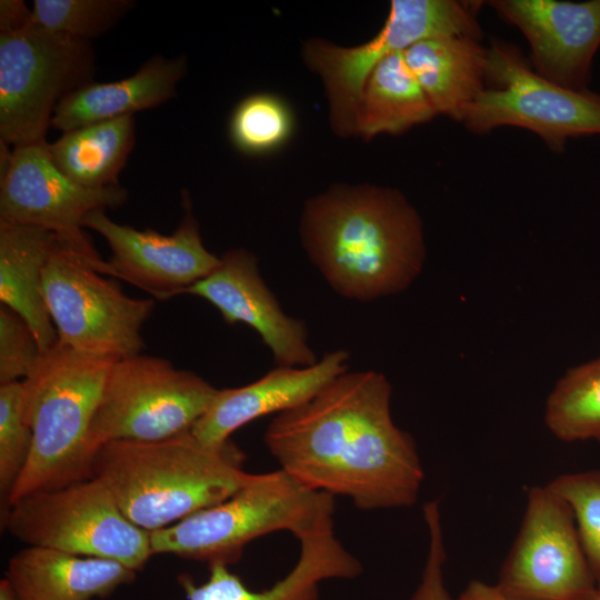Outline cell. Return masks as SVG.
Wrapping results in <instances>:
<instances>
[{
    "label": "cell",
    "instance_id": "1",
    "mask_svg": "<svg viewBox=\"0 0 600 600\" xmlns=\"http://www.w3.org/2000/svg\"><path fill=\"white\" fill-rule=\"evenodd\" d=\"M392 387L374 370L344 372L276 414L264 443L280 469L361 510L412 507L424 478L412 437L391 416Z\"/></svg>",
    "mask_w": 600,
    "mask_h": 600
},
{
    "label": "cell",
    "instance_id": "2",
    "mask_svg": "<svg viewBox=\"0 0 600 600\" xmlns=\"http://www.w3.org/2000/svg\"><path fill=\"white\" fill-rule=\"evenodd\" d=\"M300 238L329 287L359 302L407 290L426 261L421 218L390 188L334 186L309 199Z\"/></svg>",
    "mask_w": 600,
    "mask_h": 600
},
{
    "label": "cell",
    "instance_id": "3",
    "mask_svg": "<svg viewBox=\"0 0 600 600\" xmlns=\"http://www.w3.org/2000/svg\"><path fill=\"white\" fill-rule=\"evenodd\" d=\"M244 460L231 439L208 446L186 431L156 441L107 442L92 471L123 514L152 532L228 499L252 474L243 470Z\"/></svg>",
    "mask_w": 600,
    "mask_h": 600
},
{
    "label": "cell",
    "instance_id": "4",
    "mask_svg": "<svg viewBox=\"0 0 600 600\" xmlns=\"http://www.w3.org/2000/svg\"><path fill=\"white\" fill-rule=\"evenodd\" d=\"M114 361L57 342L23 380L33 444L8 509L30 493L93 477L91 427Z\"/></svg>",
    "mask_w": 600,
    "mask_h": 600
},
{
    "label": "cell",
    "instance_id": "5",
    "mask_svg": "<svg viewBox=\"0 0 600 600\" xmlns=\"http://www.w3.org/2000/svg\"><path fill=\"white\" fill-rule=\"evenodd\" d=\"M333 513L332 496L304 487L282 469L252 473L224 501L150 532L151 549L229 566L254 539L282 530L300 539L333 523Z\"/></svg>",
    "mask_w": 600,
    "mask_h": 600
},
{
    "label": "cell",
    "instance_id": "6",
    "mask_svg": "<svg viewBox=\"0 0 600 600\" xmlns=\"http://www.w3.org/2000/svg\"><path fill=\"white\" fill-rule=\"evenodd\" d=\"M2 523L27 546L113 560L134 571L153 556L150 532L123 514L97 477L24 496Z\"/></svg>",
    "mask_w": 600,
    "mask_h": 600
},
{
    "label": "cell",
    "instance_id": "7",
    "mask_svg": "<svg viewBox=\"0 0 600 600\" xmlns=\"http://www.w3.org/2000/svg\"><path fill=\"white\" fill-rule=\"evenodd\" d=\"M94 61L90 41L34 23L0 32V141L44 142L61 100L93 81Z\"/></svg>",
    "mask_w": 600,
    "mask_h": 600
},
{
    "label": "cell",
    "instance_id": "8",
    "mask_svg": "<svg viewBox=\"0 0 600 600\" xmlns=\"http://www.w3.org/2000/svg\"><path fill=\"white\" fill-rule=\"evenodd\" d=\"M480 1L392 0L381 30L356 47L309 40L303 48L308 67L322 80L333 131L354 136L358 101L368 77L384 58L406 51L416 42L439 36L479 39Z\"/></svg>",
    "mask_w": 600,
    "mask_h": 600
},
{
    "label": "cell",
    "instance_id": "9",
    "mask_svg": "<svg viewBox=\"0 0 600 600\" xmlns=\"http://www.w3.org/2000/svg\"><path fill=\"white\" fill-rule=\"evenodd\" d=\"M218 389L168 359L136 354L111 366L91 427L98 449L110 441H156L190 431Z\"/></svg>",
    "mask_w": 600,
    "mask_h": 600
},
{
    "label": "cell",
    "instance_id": "10",
    "mask_svg": "<svg viewBox=\"0 0 600 600\" xmlns=\"http://www.w3.org/2000/svg\"><path fill=\"white\" fill-rule=\"evenodd\" d=\"M58 342L80 352L122 359L141 353V329L154 300L127 296L60 239L42 274Z\"/></svg>",
    "mask_w": 600,
    "mask_h": 600
},
{
    "label": "cell",
    "instance_id": "11",
    "mask_svg": "<svg viewBox=\"0 0 600 600\" xmlns=\"http://www.w3.org/2000/svg\"><path fill=\"white\" fill-rule=\"evenodd\" d=\"M486 87L467 109L464 126L484 133L502 126L528 129L560 151L570 138L600 134V94L543 78L512 46L487 49Z\"/></svg>",
    "mask_w": 600,
    "mask_h": 600
},
{
    "label": "cell",
    "instance_id": "12",
    "mask_svg": "<svg viewBox=\"0 0 600 600\" xmlns=\"http://www.w3.org/2000/svg\"><path fill=\"white\" fill-rule=\"evenodd\" d=\"M1 142L0 222L43 228L86 258L102 274H110L82 228L97 209L118 207L128 199L120 184L90 189L77 184L52 161L48 142L9 150Z\"/></svg>",
    "mask_w": 600,
    "mask_h": 600
},
{
    "label": "cell",
    "instance_id": "13",
    "mask_svg": "<svg viewBox=\"0 0 600 600\" xmlns=\"http://www.w3.org/2000/svg\"><path fill=\"white\" fill-rule=\"evenodd\" d=\"M496 586L510 600H587L596 590L572 510L548 486L529 489Z\"/></svg>",
    "mask_w": 600,
    "mask_h": 600
},
{
    "label": "cell",
    "instance_id": "14",
    "mask_svg": "<svg viewBox=\"0 0 600 600\" xmlns=\"http://www.w3.org/2000/svg\"><path fill=\"white\" fill-rule=\"evenodd\" d=\"M84 227L108 242L113 277L148 291L156 299L166 300L184 293L220 262V257L204 247L199 224L190 210L171 234L118 223L106 214L104 209L89 212L83 220Z\"/></svg>",
    "mask_w": 600,
    "mask_h": 600
},
{
    "label": "cell",
    "instance_id": "15",
    "mask_svg": "<svg viewBox=\"0 0 600 600\" xmlns=\"http://www.w3.org/2000/svg\"><path fill=\"white\" fill-rule=\"evenodd\" d=\"M184 293L211 303L226 323L252 328L277 366L307 367L318 361L308 342L306 323L282 310L250 251L237 248L224 252L218 267Z\"/></svg>",
    "mask_w": 600,
    "mask_h": 600
},
{
    "label": "cell",
    "instance_id": "16",
    "mask_svg": "<svg viewBox=\"0 0 600 600\" xmlns=\"http://www.w3.org/2000/svg\"><path fill=\"white\" fill-rule=\"evenodd\" d=\"M489 4L527 38L537 73L561 87L586 91L600 47V0H494Z\"/></svg>",
    "mask_w": 600,
    "mask_h": 600
},
{
    "label": "cell",
    "instance_id": "17",
    "mask_svg": "<svg viewBox=\"0 0 600 600\" xmlns=\"http://www.w3.org/2000/svg\"><path fill=\"white\" fill-rule=\"evenodd\" d=\"M349 352H327L307 367H280L238 388L218 389L210 406L191 428L208 446H221L242 426L268 414L297 408L348 371Z\"/></svg>",
    "mask_w": 600,
    "mask_h": 600
},
{
    "label": "cell",
    "instance_id": "18",
    "mask_svg": "<svg viewBox=\"0 0 600 600\" xmlns=\"http://www.w3.org/2000/svg\"><path fill=\"white\" fill-rule=\"evenodd\" d=\"M136 572L113 560L28 546L10 558L6 578L19 600H91L130 584Z\"/></svg>",
    "mask_w": 600,
    "mask_h": 600
},
{
    "label": "cell",
    "instance_id": "19",
    "mask_svg": "<svg viewBox=\"0 0 600 600\" xmlns=\"http://www.w3.org/2000/svg\"><path fill=\"white\" fill-rule=\"evenodd\" d=\"M187 58L154 56L133 74L112 82H89L66 96L51 127L63 132L158 107L177 94Z\"/></svg>",
    "mask_w": 600,
    "mask_h": 600
},
{
    "label": "cell",
    "instance_id": "20",
    "mask_svg": "<svg viewBox=\"0 0 600 600\" xmlns=\"http://www.w3.org/2000/svg\"><path fill=\"white\" fill-rule=\"evenodd\" d=\"M58 243L43 228L0 222V302L27 321L43 354L58 342L42 291L43 269Z\"/></svg>",
    "mask_w": 600,
    "mask_h": 600
},
{
    "label": "cell",
    "instance_id": "21",
    "mask_svg": "<svg viewBox=\"0 0 600 600\" xmlns=\"http://www.w3.org/2000/svg\"><path fill=\"white\" fill-rule=\"evenodd\" d=\"M403 56L437 114L462 122L467 109L487 83V49L479 39L426 38L403 51Z\"/></svg>",
    "mask_w": 600,
    "mask_h": 600
},
{
    "label": "cell",
    "instance_id": "22",
    "mask_svg": "<svg viewBox=\"0 0 600 600\" xmlns=\"http://www.w3.org/2000/svg\"><path fill=\"white\" fill-rule=\"evenodd\" d=\"M437 112L409 69L403 51L379 62L368 77L358 101L354 136L400 134L430 121Z\"/></svg>",
    "mask_w": 600,
    "mask_h": 600
},
{
    "label": "cell",
    "instance_id": "23",
    "mask_svg": "<svg viewBox=\"0 0 600 600\" xmlns=\"http://www.w3.org/2000/svg\"><path fill=\"white\" fill-rule=\"evenodd\" d=\"M134 118L127 116L80 127L48 143L57 168L70 180L90 189L117 186L134 146Z\"/></svg>",
    "mask_w": 600,
    "mask_h": 600
},
{
    "label": "cell",
    "instance_id": "24",
    "mask_svg": "<svg viewBox=\"0 0 600 600\" xmlns=\"http://www.w3.org/2000/svg\"><path fill=\"white\" fill-rule=\"evenodd\" d=\"M544 421L562 441H600V356L558 380L547 399Z\"/></svg>",
    "mask_w": 600,
    "mask_h": 600
},
{
    "label": "cell",
    "instance_id": "25",
    "mask_svg": "<svg viewBox=\"0 0 600 600\" xmlns=\"http://www.w3.org/2000/svg\"><path fill=\"white\" fill-rule=\"evenodd\" d=\"M294 130L293 112L281 97L258 92L234 107L228 127L233 147L248 156H263L283 147Z\"/></svg>",
    "mask_w": 600,
    "mask_h": 600
},
{
    "label": "cell",
    "instance_id": "26",
    "mask_svg": "<svg viewBox=\"0 0 600 600\" xmlns=\"http://www.w3.org/2000/svg\"><path fill=\"white\" fill-rule=\"evenodd\" d=\"M134 6L131 0H34L32 23L90 41L112 29Z\"/></svg>",
    "mask_w": 600,
    "mask_h": 600
},
{
    "label": "cell",
    "instance_id": "27",
    "mask_svg": "<svg viewBox=\"0 0 600 600\" xmlns=\"http://www.w3.org/2000/svg\"><path fill=\"white\" fill-rule=\"evenodd\" d=\"M33 433L27 419L23 380L0 383V496L2 517L31 453Z\"/></svg>",
    "mask_w": 600,
    "mask_h": 600
},
{
    "label": "cell",
    "instance_id": "28",
    "mask_svg": "<svg viewBox=\"0 0 600 600\" xmlns=\"http://www.w3.org/2000/svg\"><path fill=\"white\" fill-rule=\"evenodd\" d=\"M547 486L570 506L584 556L600 583V470L562 474Z\"/></svg>",
    "mask_w": 600,
    "mask_h": 600
},
{
    "label": "cell",
    "instance_id": "29",
    "mask_svg": "<svg viewBox=\"0 0 600 600\" xmlns=\"http://www.w3.org/2000/svg\"><path fill=\"white\" fill-rule=\"evenodd\" d=\"M37 338L17 312L0 307V383L24 380L42 357Z\"/></svg>",
    "mask_w": 600,
    "mask_h": 600
},
{
    "label": "cell",
    "instance_id": "30",
    "mask_svg": "<svg viewBox=\"0 0 600 600\" xmlns=\"http://www.w3.org/2000/svg\"><path fill=\"white\" fill-rule=\"evenodd\" d=\"M444 541L440 537H432L429 540V551L421 583L409 600H452L444 586Z\"/></svg>",
    "mask_w": 600,
    "mask_h": 600
},
{
    "label": "cell",
    "instance_id": "31",
    "mask_svg": "<svg viewBox=\"0 0 600 600\" xmlns=\"http://www.w3.org/2000/svg\"><path fill=\"white\" fill-rule=\"evenodd\" d=\"M32 23V9L21 0L0 1V32H13Z\"/></svg>",
    "mask_w": 600,
    "mask_h": 600
},
{
    "label": "cell",
    "instance_id": "32",
    "mask_svg": "<svg viewBox=\"0 0 600 600\" xmlns=\"http://www.w3.org/2000/svg\"><path fill=\"white\" fill-rule=\"evenodd\" d=\"M458 600H510L497 586L487 584L482 581H471Z\"/></svg>",
    "mask_w": 600,
    "mask_h": 600
},
{
    "label": "cell",
    "instance_id": "33",
    "mask_svg": "<svg viewBox=\"0 0 600 600\" xmlns=\"http://www.w3.org/2000/svg\"><path fill=\"white\" fill-rule=\"evenodd\" d=\"M0 600H19L6 577L0 581Z\"/></svg>",
    "mask_w": 600,
    "mask_h": 600
},
{
    "label": "cell",
    "instance_id": "34",
    "mask_svg": "<svg viewBox=\"0 0 600 600\" xmlns=\"http://www.w3.org/2000/svg\"><path fill=\"white\" fill-rule=\"evenodd\" d=\"M587 600H600V583H597L596 590Z\"/></svg>",
    "mask_w": 600,
    "mask_h": 600
}]
</instances>
